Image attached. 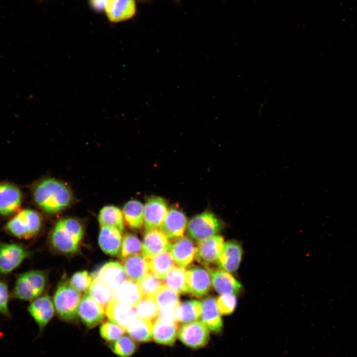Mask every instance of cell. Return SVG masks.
<instances>
[{
	"instance_id": "46",
	"label": "cell",
	"mask_w": 357,
	"mask_h": 357,
	"mask_svg": "<svg viewBox=\"0 0 357 357\" xmlns=\"http://www.w3.org/2000/svg\"></svg>"
},
{
	"instance_id": "34",
	"label": "cell",
	"mask_w": 357,
	"mask_h": 357,
	"mask_svg": "<svg viewBox=\"0 0 357 357\" xmlns=\"http://www.w3.org/2000/svg\"><path fill=\"white\" fill-rule=\"evenodd\" d=\"M159 312L175 311L179 303V294L163 286L154 298Z\"/></svg>"
},
{
	"instance_id": "24",
	"label": "cell",
	"mask_w": 357,
	"mask_h": 357,
	"mask_svg": "<svg viewBox=\"0 0 357 357\" xmlns=\"http://www.w3.org/2000/svg\"><path fill=\"white\" fill-rule=\"evenodd\" d=\"M121 265L128 279L137 283L150 271L148 259L141 254L126 257L122 260Z\"/></svg>"
},
{
	"instance_id": "31",
	"label": "cell",
	"mask_w": 357,
	"mask_h": 357,
	"mask_svg": "<svg viewBox=\"0 0 357 357\" xmlns=\"http://www.w3.org/2000/svg\"><path fill=\"white\" fill-rule=\"evenodd\" d=\"M123 218L128 226L133 229H140L144 224V206L139 201H128L122 210Z\"/></svg>"
},
{
	"instance_id": "15",
	"label": "cell",
	"mask_w": 357,
	"mask_h": 357,
	"mask_svg": "<svg viewBox=\"0 0 357 357\" xmlns=\"http://www.w3.org/2000/svg\"><path fill=\"white\" fill-rule=\"evenodd\" d=\"M27 309L41 331L53 317L55 312L53 302L48 295L34 299L29 304Z\"/></svg>"
},
{
	"instance_id": "26",
	"label": "cell",
	"mask_w": 357,
	"mask_h": 357,
	"mask_svg": "<svg viewBox=\"0 0 357 357\" xmlns=\"http://www.w3.org/2000/svg\"><path fill=\"white\" fill-rule=\"evenodd\" d=\"M101 227L98 238L100 248L107 254L111 256L117 255L121 248L122 232L112 227Z\"/></svg>"
},
{
	"instance_id": "25",
	"label": "cell",
	"mask_w": 357,
	"mask_h": 357,
	"mask_svg": "<svg viewBox=\"0 0 357 357\" xmlns=\"http://www.w3.org/2000/svg\"><path fill=\"white\" fill-rule=\"evenodd\" d=\"M201 303L200 317L202 321L212 332L215 333L221 332L223 329V322L216 298L212 297L205 298Z\"/></svg>"
},
{
	"instance_id": "40",
	"label": "cell",
	"mask_w": 357,
	"mask_h": 357,
	"mask_svg": "<svg viewBox=\"0 0 357 357\" xmlns=\"http://www.w3.org/2000/svg\"><path fill=\"white\" fill-rule=\"evenodd\" d=\"M125 332L126 331L123 328L111 321L103 322L100 327L101 336L110 342L119 339Z\"/></svg>"
},
{
	"instance_id": "12",
	"label": "cell",
	"mask_w": 357,
	"mask_h": 357,
	"mask_svg": "<svg viewBox=\"0 0 357 357\" xmlns=\"http://www.w3.org/2000/svg\"><path fill=\"white\" fill-rule=\"evenodd\" d=\"M105 314L104 307L86 293L78 308V315L83 323L89 328L95 327L103 321Z\"/></svg>"
},
{
	"instance_id": "20",
	"label": "cell",
	"mask_w": 357,
	"mask_h": 357,
	"mask_svg": "<svg viewBox=\"0 0 357 357\" xmlns=\"http://www.w3.org/2000/svg\"><path fill=\"white\" fill-rule=\"evenodd\" d=\"M242 255L240 244L235 240L227 241L219 256L218 267L228 272H233L238 268Z\"/></svg>"
},
{
	"instance_id": "7",
	"label": "cell",
	"mask_w": 357,
	"mask_h": 357,
	"mask_svg": "<svg viewBox=\"0 0 357 357\" xmlns=\"http://www.w3.org/2000/svg\"><path fill=\"white\" fill-rule=\"evenodd\" d=\"M30 254V251L20 244L0 241V274H10Z\"/></svg>"
},
{
	"instance_id": "19",
	"label": "cell",
	"mask_w": 357,
	"mask_h": 357,
	"mask_svg": "<svg viewBox=\"0 0 357 357\" xmlns=\"http://www.w3.org/2000/svg\"><path fill=\"white\" fill-rule=\"evenodd\" d=\"M207 270L211 276L212 285L217 293L235 294L241 291V285L230 272L215 268Z\"/></svg>"
},
{
	"instance_id": "38",
	"label": "cell",
	"mask_w": 357,
	"mask_h": 357,
	"mask_svg": "<svg viewBox=\"0 0 357 357\" xmlns=\"http://www.w3.org/2000/svg\"><path fill=\"white\" fill-rule=\"evenodd\" d=\"M109 347L114 354L120 357H130L136 350L133 340L127 336H122L116 341L110 342Z\"/></svg>"
},
{
	"instance_id": "21",
	"label": "cell",
	"mask_w": 357,
	"mask_h": 357,
	"mask_svg": "<svg viewBox=\"0 0 357 357\" xmlns=\"http://www.w3.org/2000/svg\"><path fill=\"white\" fill-rule=\"evenodd\" d=\"M105 10L111 21H123L134 15L135 1V0H107Z\"/></svg>"
},
{
	"instance_id": "13",
	"label": "cell",
	"mask_w": 357,
	"mask_h": 357,
	"mask_svg": "<svg viewBox=\"0 0 357 357\" xmlns=\"http://www.w3.org/2000/svg\"><path fill=\"white\" fill-rule=\"evenodd\" d=\"M187 224L184 214L179 209L172 207L168 210L160 230L170 241L174 242L183 236Z\"/></svg>"
},
{
	"instance_id": "39",
	"label": "cell",
	"mask_w": 357,
	"mask_h": 357,
	"mask_svg": "<svg viewBox=\"0 0 357 357\" xmlns=\"http://www.w3.org/2000/svg\"><path fill=\"white\" fill-rule=\"evenodd\" d=\"M142 253V242L134 234H126L123 237L119 252L122 260L126 257Z\"/></svg>"
},
{
	"instance_id": "30",
	"label": "cell",
	"mask_w": 357,
	"mask_h": 357,
	"mask_svg": "<svg viewBox=\"0 0 357 357\" xmlns=\"http://www.w3.org/2000/svg\"><path fill=\"white\" fill-rule=\"evenodd\" d=\"M98 220L101 227L114 228L121 232L124 231L122 212L116 206L108 205L103 207L99 212Z\"/></svg>"
},
{
	"instance_id": "6",
	"label": "cell",
	"mask_w": 357,
	"mask_h": 357,
	"mask_svg": "<svg viewBox=\"0 0 357 357\" xmlns=\"http://www.w3.org/2000/svg\"><path fill=\"white\" fill-rule=\"evenodd\" d=\"M187 227L188 235L199 242L215 235L222 229L223 225L213 213L205 211L192 218Z\"/></svg>"
},
{
	"instance_id": "14",
	"label": "cell",
	"mask_w": 357,
	"mask_h": 357,
	"mask_svg": "<svg viewBox=\"0 0 357 357\" xmlns=\"http://www.w3.org/2000/svg\"><path fill=\"white\" fill-rule=\"evenodd\" d=\"M171 244L161 230L146 231L142 243V253L146 258L150 259L168 251Z\"/></svg>"
},
{
	"instance_id": "41",
	"label": "cell",
	"mask_w": 357,
	"mask_h": 357,
	"mask_svg": "<svg viewBox=\"0 0 357 357\" xmlns=\"http://www.w3.org/2000/svg\"><path fill=\"white\" fill-rule=\"evenodd\" d=\"M93 279L87 271H82L74 273L69 282L74 289L82 293L88 290Z\"/></svg>"
},
{
	"instance_id": "17",
	"label": "cell",
	"mask_w": 357,
	"mask_h": 357,
	"mask_svg": "<svg viewBox=\"0 0 357 357\" xmlns=\"http://www.w3.org/2000/svg\"><path fill=\"white\" fill-rule=\"evenodd\" d=\"M170 250L176 263L186 268L191 265L195 258L196 246L191 239L182 237L174 241Z\"/></svg>"
},
{
	"instance_id": "36",
	"label": "cell",
	"mask_w": 357,
	"mask_h": 357,
	"mask_svg": "<svg viewBox=\"0 0 357 357\" xmlns=\"http://www.w3.org/2000/svg\"><path fill=\"white\" fill-rule=\"evenodd\" d=\"M138 283L142 295V298H154L160 289L164 286L163 280L157 277L150 271Z\"/></svg>"
},
{
	"instance_id": "27",
	"label": "cell",
	"mask_w": 357,
	"mask_h": 357,
	"mask_svg": "<svg viewBox=\"0 0 357 357\" xmlns=\"http://www.w3.org/2000/svg\"><path fill=\"white\" fill-rule=\"evenodd\" d=\"M114 298L118 301L134 307L142 298L138 283L126 280L114 292Z\"/></svg>"
},
{
	"instance_id": "33",
	"label": "cell",
	"mask_w": 357,
	"mask_h": 357,
	"mask_svg": "<svg viewBox=\"0 0 357 357\" xmlns=\"http://www.w3.org/2000/svg\"><path fill=\"white\" fill-rule=\"evenodd\" d=\"M150 271L163 280L168 272L176 265L170 252L166 251L148 259Z\"/></svg>"
},
{
	"instance_id": "42",
	"label": "cell",
	"mask_w": 357,
	"mask_h": 357,
	"mask_svg": "<svg viewBox=\"0 0 357 357\" xmlns=\"http://www.w3.org/2000/svg\"><path fill=\"white\" fill-rule=\"evenodd\" d=\"M218 310L222 315L231 314L235 310L237 299L235 294H221L216 300Z\"/></svg>"
},
{
	"instance_id": "16",
	"label": "cell",
	"mask_w": 357,
	"mask_h": 357,
	"mask_svg": "<svg viewBox=\"0 0 357 357\" xmlns=\"http://www.w3.org/2000/svg\"><path fill=\"white\" fill-rule=\"evenodd\" d=\"M105 312L110 321L119 325L125 331L137 317L134 307L125 304L115 298L107 305Z\"/></svg>"
},
{
	"instance_id": "32",
	"label": "cell",
	"mask_w": 357,
	"mask_h": 357,
	"mask_svg": "<svg viewBox=\"0 0 357 357\" xmlns=\"http://www.w3.org/2000/svg\"><path fill=\"white\" fill-rule=\"evenodd\" d=\"M166 287L178 294H188L186 270L179 265H175L163 280Z\"/></svg>"
},
{
	"instance_id": "8",
	"label": "cell",
	"mask_w": 357,
	"mask_h": 357,
	"mask_svg": "<svg viewBox=\"0 0 357 357\" xmlns=\"http://www.w3.org/2000/svg\"><path fill=\"white\" fill-rule=\"evenodd\" d=\"M177 335L184 345L192 349L203 347L209 339L208 328L203 322L198 320L182 325L178 330Z\"/></svg>"
},
{
	"instance_id": "11",
	"label": "cell",
	"mask_w": 357,
	"mask_h": 357,
	"mask_svg": "<svg viewBox=\"0 0 357 357\" xmlns=\"http://www.w3.org/2000/svg\"><path fill=\"white\" fill-rule=\"evenodd\" d=\"M167 212V204L163 198L157 196L149 198L144 206L145 232L160 229Z\"/></svg>"
},
{
	"instance_id": "5",
	"label": "cell",
	"mask_w": 357,
	"mask_h": 357,
	"mask_svg": "<svg viewBox=\"0 0 357 357\" xmlns=\"http://www.w3.org/2000/svg\"><path fill=\"white\" fill-rule=\"evenodd\" d=\"M40 215L31 209H24L14 215L5 225V231L19 239H28L36 236L41 227Z\"/></svg>"
},
{
	"instance_id": "45",
	"label": "cell",
	"mask_w": 357,
	"mask_h": 357,
	"mask_svg": "<svg viewBox=\"0 0 357 357\" xmlns=\"http://www.w3.org/2000/svg\"><path fill=\"white\" fill-rule=\"evenodd\" d=\"M142 0V1H146V0Z\"/></svg>"
},
{
	"instance_id": "18",
	"label": "cell",
	"mask_w": 357,
	"mask_h": 357,
	"mask_svg": "<svg viewBox=\"0 0 357 357\" xmlns=\"http://www.w3.org/2000/svg\"><path fill=\"white\" fill-rule=\"evenodd\" d=\"M22 194L16 185L9 183H0V214L7 216L14 213L19 208Z\"/></svg>"
},
{
	"instance_id": "29",
	"label": "cell",
	"mask_w": 357,
	"mask_h": 357,
	"mask_svg": "<svg viewBox=\"0 0 357 357\" xmlns=\"http://www.w3.org/2000/svg\"><path fill=\"white\" fill-rule=\"evenodd\" d=\"M153 321L136 317L127 327L126 332L133 340L147 342L153 338Z\"/></svg>"
},
{
	"instance_id": "43",
	"label": "cell",
	"mask_w": 357,
	"mask_h": 357,
	"mask_svg": "<svg viewBox=\"0 0 357 357\" xmlns=\"http://www.w3.org/2000/svg\"><path fill=\"white\" fill-rule=\"evenodd\" d=\"M9 294L7 283L0 281V313L6 317H10L8 308Z\"/></svg>"
},
{
	"instance_id": "1",
	"label": "cell",
	"mask_w": 357,
	"mask_h": 357,
	"mask_svg": "<svg viewBox=\"0 0 357 357\" xmlns=\"http://www.w3.org/2000/svg\"><path fill=\"white\" fill-rule=\"evenodd\" d=\"M33 195L36 203L48 213L63 210L70 204L72 199L69 188L54 178H47L37 183Z\"/></svg>"
},
{
	"instance_id": "2",
	"label": "cell",
	"mask_w": 357,
	"mask_h": 357,
	"mask_svg": "<svg viewBox=\"0 0 357 357\" xmlns=\"http://www.w3.org/2000/svg\"><path fill=\"white\" fill-rule=\"evenodd\" d=\"M83 235V227L76 219L68 218L58 221L51 236L53 247L64 253L76 251Z\"/></svg>"
},
{
	"instance_id": "22",
	"label": "cell",
	"mask_w": 357,
	"mask_h": 357,
	"mask_svg": "<svg viewBox=\"0 0 357 357\" xmlns=\"http://www.w3.org/2000/svg\"><path fill=\"white\" fill-rule=\"evenodd\" d=\"M96 276L114 292L126 280V275L121 264L116 261L104 264Z\"/></svg>"
},
{
	"instance_id": "10",
	"label": "cell",
	"mask_w": 357,
	"mask_h": 357,
	"mask_svg": "<svg viewBox=\"0 0 357 357\" xmlns=\"http://www.w3.org/2000/svg\"><path fill=\"white\" fill-rule=\"evenodd\" d=\"M188 294L201 298L207 295L212 289L211 276L202 267L193 265L186 270Z\"/></svg>"
},
{
	"instance_id": "28",
	"label": "cell",
	"mask_w": 357,
	"mask_h": 357,
	"mask_svg": "<svg viewBox=\"0 0 357 357\" xmlns=\"http://www.w3.org/2000/svg\"><path fill=\"white\" fill-rule=\"evenodd\" d=\"M201 302L195 299L179 302L175 309L177 321L187 323L197 320L201 316Z\"/></svg>"
},
{
	"instance_id": "4",
	"label": "cell",
	"mask_w": 357,
	"mask_h": 357,
	"mask_svg": "<svg viewBox=\"0 0 357 357\" xmlns=\"http://www.w3.org/2000/svg\"><path fill=\"white\" fill-rule=\"evenodd\" d=\"M81 293L74 289L69 282L63 281L58 286L54 297V303L60 317L66 321H73L78 315Z\"/></svg>"
},
{
	"instance_id": "37",
	"label": "cell",
	"mask_w": 357,
	"mask_h": 357,
	"mask_svg": "<svg viewBox=\"0 0 357 357\" xmlns=\"http://www.w3.org/2000/svg\"><path fill=\"white\" fill-rule=\"evenodd\" d=\"M137 317L154 321L157 317L158 309L154 298L143 297L134 307Z\"/></svg>"
},
{
	"instance_id": "44",
	"label": "cell",
	"mask_w": 357,
	"mask_h": 357,
	"mask_svg": "<svg viewBox=\"0 0 357 357\" xmlns=\"http://www.w3.org/2000/svg\"><path fill=\"white\" fill-rule=\"evenodd\" d=\"M107 1V0H90L92 6L99 11L105 9Z\"/></svg>"
},
{
	"instance_id": "9",
	"label": "cell",
	"mask_w": 357,
	"mask_h": 357,
	"mask_svg": "<svg viewBox=\"0 0 357 357\" xmlns=\"http://www.w3.org/2000/svg\"><path fill=\"white\" fill-rule=\"evenodd\" d=\"M224 239L220 235H214L199 241L196 246L195 259L207 270L217 263L224 245Z\"/></svg>"
},
{
	"instance_id": "35",
	"label": "cell",
	"mask_w": 357,
	"mask_h": 357,
	"mask_svg": "<svg viewBox=\"0 0 357 357\" xmlns=\"http://www.w3.org/2000/svg\"><path fill=\"white\" fill-rule=\"evenodd\" d=\"M87 293L104 309L114 298V291L97 276L93 278Z\"/></svg>"
},
{
	"instance_id": "3",
	"label": "cell",
	"mask_w": 357,
	"mask_h": 357,
	"mask_svg": "<svg viewBox=\"0 0 357 357\" xmlns=\"http://www.w3.org/2000/svg\"><path fill=\"white\" fill-rule=\"evenodd\" d=\"M46 282V275L42 271L30 270L18 274L12 290V297L23 301L34 300L43 292Z\"/></svg>"
},
{
	"instance_id": "23",
	"label": "cell",
	"mask_w": 357,
	"mask_h": 357,
	"mask_svg": "<svg viewBox=\"0 0 357 357\" xmlns=\"http://www.w3.org/2000/svg\"><path fill=\"white\" fill-rule=\"evenodd\" d=\"M178 329L177 322L157 317L153 325L154 340L159 344L172 346L176 340Z\"/></svg>"
}]
</instances>
